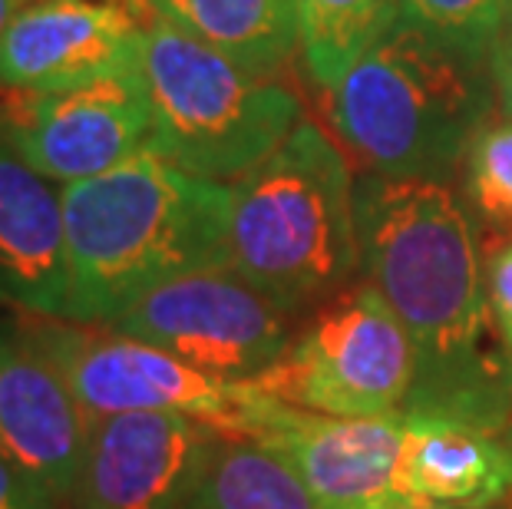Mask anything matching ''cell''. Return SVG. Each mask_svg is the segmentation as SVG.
Returning <instances> with one entry per match:
<instances>
[{"mask_svg":"<svg viewBox=\"0 0 512 509\" xmlns=\"http://www.w3.org/2000/svg\"><path fill=\"white\" fill-rule=\"evenodd\" d=\"M361 275L374 285L417 354L403 410L512 427V351L496 328L479 225L453 182L354 179Z\"/></svg>","mask_w":512,"mask_h":509,"instance_id":"1","label":"cell"},{"mask_svg":"<svg viewBox=\"0 0 512 509\" xmlns=\"http://www.w3.org/2000/svg\"><path fill=\"white\" fill-rule=\"evenodd\" d=\"M67 321L110 324L166 281L225 265L232 186L143 149L103 176L63 186Z\"/></svg>","mask_w":512,"mask_h":509,"instance_id":"2","label":"cell"},{"mask_svg":"<svg viewBox=\"0 0 512 509\" xmlns=\"http://www.w3.org/2000/svg\"><path fill=\"white\" fill-rule=\"evenodd\" d=\"M328 93L344 149L387 179L456 182L479 126L496 113L489 53L410 17L370 47Z\"/></svg>","mask_w":512,"mask_h":509,"instance_id":"3","label":"cell"},{"mask_svg":"<svg viewBox=\"0 0 512 509\" xmlns=\"http://www.w3.org/2000/svg\"><path fill=\"white\" fill-rule=\"evenodd\" d=\"M354 172L337 139L301 119L232 186L225 268L291 314L321 308L361 272Z\"/></svg>","mask_w":512,"mask_h":509,"instance_id":"4","label":"cell"},{"mask_svg":"<svg viewBox=\"0 0 512 509\" xmlns=\"http://www.w3.org/2000/svg\"><path fill=\"white\" fill-rule=\"evenodd\" d=\"M139 73L149 153L199 179H242L304 119L298 93L278 73L245 67L159 14L139 47Z\"/></svg>","mask_w":512,"mask_h":509,"instance_id":"5","label":"cell"},{"mask_svg":"<svg viewBox=\"0 0 512 509\" xmlns=\"http://www.w3.org/2000/svg\"><path fill=\"white\" fill-rule=\"evenodd\" d=\"M27 341L63 377L86 417L96 424L116 414H185L215 430L245 437L265 394L255 384H232L209 377L156 344L126 338L103 324H76L63 318H24Z\"/></svg>","mask_w":512,"mask_h":509,"instance_id":"6","label":"cell"},{"mask_svg":"<svg viewBox=\"0 0 512 509\" xmlns=\"http://www.w3.org/2000/svg\"><path fill=\"white\" fill-rule=\"evenodd\" d=\"M417 354L384 295L361 281L314 308L281 361L252 381L281 404L331 417L400 414Z\"/></svg>","mask_w":512,"mask_h":509,"instance_id":"7","label":"cell"},{"mask_svg":"<svg viewBox=\"0 0 512 509\" xmlns=\"http://www.w3.org/2000/svg\"><path fill=\"white\" fill-rule=\"evenodd\" d=\"M294 321L298 314L215 265L152 288L103 328L156 344L219 381L252 384L288 354L298 338Z\"/></svg>","mask_w":512,"mask_h":509,"instance_id":"8","label":"cell"},{"mask_svg":"<svg viewBox=\"0 0 512 509\" xmlns=\"http://www.w3.org/2000/svg\"><path fill=\"white\" fill-rule=\"evenodd\" d=\"M149 133L139 60L60 90H0V139L60 186L123 166L149 149Z\"/></svg>","mask_w":512,"mask_h":509,"instance_id":"9","label":"cell"},{"mask_svg":"<svg viewBox=\"0 0 512 509\" xmlns=\"http://www.w3.org/2000/svg\"><path fill=\"white\" fill-rule=\"evenodd\" d=\"M255 440L278 453L321 509H410L400 483L403 420L387 417H331L281 400H261L245 427Z\"/></svg>","mask_w":512,"mask_h":509,"instance_id":"10","label":"cell"},{"mask_svg":"<svg viewBox=\"0 0 512 509\" xmlns=\"http://www.w3.org/2000/svg\"><path fill=\"white\" fill-rule=\"evenodd\" d=\"M152 0H34L0 37V90H60L139 60Z\"/></svg>","mask_w":512,"mask_h":509,"instance_id":"11","label":"cell"},{"mask_svg":"<svg viewBox=\"0 0 512 509\" xmlns=\"http://www.w3.org/2000/svg\"><path fill=\"white\" fill-rule=\"evenodd\" d=\"M219 433L162 410L96 420L67 509H179Z\"/></svg>","mask_w":512,"mask_h":509,"instance_id":"12","label":"cell"},{"mask_svg":"<svg viewBox=\"0 0 512 509\" xmlns=\"http://www.w3.org/2000/svg\"><path fill=\"white\" fill-rule=\"evenodd\" d=\"M86 433L90 424L70 387L27 341L17 314L0 318V450L67 506Z\"/></svg>","mask_w":512,"mask_h":509,"instance_id":"13","label":"cell"},{"mask_svg":"<svg viewBox=\"0 0 512 509\" xmlns=\"http://www.w3.org/2000/svg\"><path fill=\"white\" fill-rule=\"evenodd\" d=\"M0 308L63 318L70 308L63 196L0 139Z\"/></svg>","mask_w":512,"mask_h":509,"instance_id":"14","label":"cell"},{"mask_svg":"<svg viewBox=\"0 0 512 509\" xmlns=\"http://www.w3.org/2000/svg\"><path fill=\"white\" fill-rule=\"evenodd\" d=\"M400 483L410 500L496 506L512 493V447L503 433L427 410H400Z\"/></svg>","mask_w":512,"mask_h":509,"instance_id":"15","label":"cell"},{"mask_svg":"<svg viewBox=\"0 0 512 509\" xmlns=\"http://www.w3.org/2000/svg\"><path fill=\"white\" fill-rule=\"evenodd\" d=\"M159 17L258 73L301 53L298 0H152Z\"/></svg>","mask_w":512,"mask_h":509,"instance_id":"16","label":"cell"},{"mask_svg":"<svg viewBox=\"0 0 512 509\" xmlns=\"http://www.w3.org/2000/svg\"><path fill=\"white\" fill-rule=\"evenodd\" d=\"M179 509H321L285 460L255 440L219 433Z\"/></svg>","mask_w":512,"mask_h":509,"instance_id":"17","label":"cell"},{"mask_svg":"<svg viewBox=\"0 0 512 509\" xmlns=\"http://www.w3.org/2000/svg\"><path fill=\"white\" fill-rule=\"evenodd\" d=\"M400 17V0H298L308 77L321 90H331Z\"/></svg>","mask_w":512,"mask_h":509,"instance_id":"18","label":"cell"},{"mask_svg":"<svg viewBox=\"0 0 512 509\" xmlns=\"http://www.w3.org/2000/svg\"><path fill=\"white\" fill-rule=\"evenodd\" d=\"M463 199L476 225L512 238V119L493 113L479 126L463 159Z\"/></svg>","mask_w":512,"mask_h":509,"instance_id":"19","label":"cell"},{"mask_svg":"<svg viewBox=\"0 0 512 509\" xmlns=\"http://www.w3.org/2000/svg\"><path fill=\"white\" fill-rule=\"evenodd\" d=\"M400 10L433 34L479 53H489L506 24V0H400Z\"/></svg>","mask_w":512,"mask_h":509,"instance_id":"20","label":"cell"},{"mask_svg":"<svg viewBox=\"0 0 512 509\" xmlns=\"http://www.w3.org/2000/svg\"><path fill=\"white\" fill-rule=\"evenodd\" d=\"M0 509H60V503L0 450Z\"/></svg>","mask_w":512,"mask_h":509,"instance_id":"21","label":"cell"},{"mask_svg":"<svg viewBox=\"0 0 512 509\" xmlns=\"http://www.w3.org/2000/svg\"><path fill=\"white\" fill-rule=\"evenodd\" d=\"M486 288H489V308H493L496 328L512 351V238L493 252L486 265Z\"/></svg>","mask_w":512,"mask_h":509,"instance_id":"22","label":"cell"},{"mask_svg":"<svg viewBox=\"0 0 512 509\" xmlns=\"http://www.w3.org/2000/svg\"><path fill=\"white\" fill-rule=\"evenodd\" d=\"M489 73H493L496 110L512 119V14L506 17L493 47H489Z\"/></svg>","mask_w":512,"mask_h":509,"instance_id":"23","label":"cell"},{"mask_svg":"<svg viewBox=\"0 0 512 509\" xmlns=\"http://www.w3.org/2000/svg\"><path fill=\"white\" fill-rule=\"evenodd\" d=\"M14 10H17L14 0H0V37H4V30H7V24H10V17H14Z\"/></svg>","mask_w":512,"mask_h":509,"instance_id":"24","label":"cell"},{"mask_svg":"<svg viewBox=\"0 0 512 509\" xmlns=\"http://www.w3.org/2000/svg\"><path fill=\"white\" fill-rule=\"evenodd\" d=\"M410 509H499V506H440V503H417Z\"/></svg>","mask_w":512,"mask_h":509,"instance_id":"25","label":"cell"},{"mask_svg":"<svg viewBox=\"0 0 512 509\" xmlns=\"http://www.w3.org/2000/svg\"><path fill=\"white\" fill-rule=\"evenodd\" d=\"M17 7H24V4H34V0H14Z\"/></svg>","mask_w":512,"mask_h":509,"instance_id":"26","label":"cell"},{"mask_svg":"<svg viewBox=\"0 0 512 509\" xmlns=\"http://www.w3.org/2000/svg\"><path fill=\"white\" fill-rule=\"evenodd\" d=\"M512 14V0H506V17Z\"/></svg>","mask_w":512,"mask_h":509,"instance_id":"27","label":"cell"}]
</instances>
